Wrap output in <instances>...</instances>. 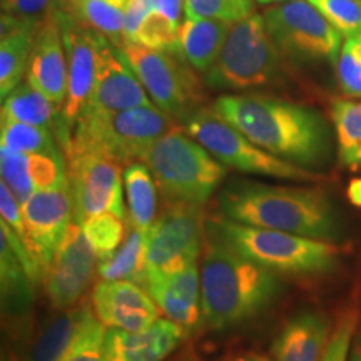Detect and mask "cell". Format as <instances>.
I'll use <instances>...</instances> for the list:
<instances>
[{"label":"cell","instance_id":"6da1fadb","mask_svg":"<svg viewBox=\"0 0 361 361\" xmlns=\"http://www.w3.org/2000/svg\"><path fill=\"white\" fill-rule=\"evenodd\" d=\"M211 109L250 141L305 169L324 168L333 156L331 128L318 111L264 94H224Z\"/></svg>","mask_w":361,"mask_h":361},{"label":"cell","instance_id":"7a4b0ae2","mask_svg":"<svg viewBox=\"0 0 361 361\" xmlns=\"http://www.w3.org/2000/svg\"><path fill=\"white\" fill-rule=\"evenodd\" d=\"M218 209L224 218L255 228L326 243H338L345 236L340 211L329 194L319 188L233 180L221 189Z\"/></svg>","mask_w":361,"mask_h":361},{"label":"cell","instance_id":"3957f363","mask_svg":"<svg viewBox=\"0 0 361 361\" xmlns=\"http://www.w3.org/2000/svg\"><path fill=\"white\" fill-rule=\"evenodd\" d=\"M284 293L279 274L206 234L201 264L202 319L214 331L241 326L269 310Z\"/></svg>","mask_w":361,"mask_h":361},{"label":"cell","instance_id":"277c9868","mask_svg":"<svg viewBox=\"0 0 361 361\" xmlns=\"http://www.w3.org/2000/svg\"><path fill=\"white\" fill-rule=\"evenodd\" d=\"M206 234L279 276H322L340 264L335 243L255 228L221 214L206 219Z\"/></svg>","mask_w":361,"mask_h":361},{"label":"cell","instance_id":"5b68a950","mask_svg":"<svg viewBox=\"0 0 361 361\" xmlns=\"http://www.w3.org/2000/svg\"><path fill=\"white\" fill-rule=\"evenodd\" d=\"M142 162L154 176L164 204L204 207L228 173L224 164L178 126L149 147Z\"/></svg>","mask_w":361,"mask_h":361},{"label":"cell","instance_id":"8992f818","mask_svg":"<svg viewBox=\"0 0 361 361\" xmlns=\"http://www.w3.org/2000/svg\"><path fill=\"white\" fill-rule=\"evenodd\" d=\"M176 121L152 104L109 116H80L61 142L67 152H94L121 166L142 162L149 147L169 133Z\"/></svg>","mask_w":361,"mask_h":361},{"label":"cell","instance_id":"52a82bcc","mask_svg":"<svg viewBox=\"0 0 361 361\" xmlns=\"http://www.w3.org/2000/svg\"><path fill=\"white\" fill-rule=\"evenodd\" d=\"M286 59L266 29L263 16L255 13L231 25L218 61L204 74L216 90H255L276 84L284 74Z\"/></svg>","mask_w":361,"mask_h":361},{"label":"cell","instance_id":"ba28073f","mask_svg":"<svg viewBox=\"0 0 361 361\" xmlns=\"http://www.w3.org/2000/svg\"><path fill=\"white\" fill-rule=\"evenodd\" d=\"M121 51L147 96L164 114L174 121H186L204 107L201 79L178 54L154 51L137 42H126Z\"/></svg>","mask_w":361,"mask_h":361},{"label":"cell","instance_id":"9c48e42d","mask_svg":"<svg viewBox=\"0 0 361 361\" xmlns=\"http://www.w3.org/2000/svg\"><path fill=\"white\" fill-rule=\"evenodd\" d=\"M183 128L226 168L276 179L301 180V183H314L319 179V176L313 171L279 159L256 146L245 134L216 116L213 109L202 107L196 111L186 121H183Z\"/></svg>","mask_w":361,"mask_h":361},{"label":"cell","instance_id":"30bf717a","mask_svg":"<svg viewBox=\"0 0 361 361\" xmlns=\"http://www.w3.org/2000/svg\"><path fill=\"white\" fill-rule=\"evenodd\" d=\"M263 19L268 34L288 62L296 66L336 64L343 35L308 0H291L266 8Z\"/></svg>","mask_w":361,"mask_h":361},{"label":"cell","instance_id":"8fae6325","mask_svg":"<svg viewBox=\"0 0 361 361\" xmlns=\"http://www.w3.org/2000/svg\"><path fill=\"white\" fill-rule=\"evenodd\" d=\"M206 236L202 207L164 204L149 229L147 276H166L197 263Z\"/></svg>","mask_w":361,"mask_h":361},{"label":"cell","instance_id":"7c38bea8","mask_svg":"<svg viewBox=\"0 0 361 361\" xmlns=\"http://www.w3.org/2000/svg\"><path fill=\"white\" fill-rule=\"evenodd\" d=\"M64 156L75 223L82 224L87 218L104 213L128 219L121 178L123 166L94 152H67Z\"/></svg>","mask_w":361,"mask_h":361},{"label":"cell","instance_id":"4fadbf2b","mask_svg":"<svg viewBox=\"0 0 361 361\" xmlns=\"http://www.w3.org/2000/svg\"><path fill=\"white\" fill-rule=\"evenodd\" d=\"M152 104L123 51L96 32V79L80 116H109Z\"/></svg>","mask_w":361,"mask_h":361},{"label":"cell","instance_id":"5bb4252c","mask_svg":"<svg viewBox=\"0 0 361 361\" xmlns=\"http://www.w3.org/2000/svg\"><path fill=\"white\" fill-rule=\"evenodd\" d=\"M56 13L62 27L67 56V96L56 124V135L61 144L82 114L92 92L96 79V32L75 22L59 4Z\"/></svg>","mask_w":361,"mask_h":361},{"label":"cell","instance_id":"9a60e30c","mask_svg":"<svg viewBox=\"0 0 361 361\" xmlns=\"http://www.w3.org/2000/svg\"><path fill=\"white\" fill-rule=\"evenodd\" d=\"M20 206L30 245L45 274V271L51 268L74 218L69 180L32 194Z\"/></svg>","mask_w":361,"mask_h":361},{"label":"cell","instance_id":"2e32d148","mask_svg":"<svg viewBox=\"0 0 361 361\" xmlns=\"http://www.w3.org/2000/svg\"><path fill=\"white\" fill-rule=\"evenodd\" d=\"M97 263L96 251L85 238L80 224L72 223L51 268L44 274L49 301L59 310H69L79 305L94 269H97Z\"/></svg>","mask_w":361,"mask_h":361},{"label":"cell","instance_id":"e0dca14e","mask_svg":"<svg viewBox=\"0 0 361 361\" xmlns=\"http://www.w3.org/2000/svg\"><path fill=\"white\" fill-rule=\"evenodd\" d=\"M92 310L106 328L146 331L161 319V310L141 284L101 281L94 286Z\"/></svg>","mask_w":361,"mask_h":361},{"label":"cell","instance_id":"ac0fdd59","mask_svg":"<svg viewBox=\"0 0 361 361\" xmlns=\"http://www.w3.org/2000/svg\"><path fill=\"white\" fill-rule=\"evenodd\" d=\"M25 80L56 104L61 112L67 96V56L56 8L40 22L34 37Z\"/></svg>","mask_w":361,"mask_h":361},{"label":"cell","instance_id":"d6986e66","mask_svg":"<svg viewBox=\"0 0 361 361\" xmlns=\"http://www.w3.org/2000/svg\"><path fill=\"white\" fill-rule=\"evenodd\" d=\"M144 290L152 296L161 313L178 324L184 335L200 328L202 319L201 269L197 263L166 276H147Z\"/></svg>","mask_w":361,"mask_h":361},{"label":"cell","instance_id":"ffe728a7","mask_svg":"<svg viewBox=\"0 0 361 361\" xmlns=\"http://www.w3.org/2000/svg\"><path fill=\"white\" fill-rule=\"evenodd\" d=\"M0 169L2 180L20 204L35 192L69 180L66 156L25 154L0 147Z\"/></svg>","mask_w":361,"mask_h":361},{"label":"cell","instance_id":"44dd1931","mask_svg":"<svg viewBox=\"0 0 361 361\" xmlns=\"http://www.w3.org/2000/svg\"><path fill=\"white\" fill-rule=\"evenodd\" d=\"M184 331L171 319H157L146 331L130 333L107 328L104 353L109 361H162L183 340Z\"/></svg>","mask_w":361,"mask_h":361},{"label":"cell","instance_id":"7402d4cb","mask_svg":"<svg viewBox=\"0 0 361 361\" xmlns=\"http://www.w3.org/2000/svg\"><path fill=\"white\" fill-rule=\"evenodd\" d=\"M331 336V322L323 313L305 310L291 316L273 343L278 361H319Z\"/></svg>","mask_w":361,"mask_h":361},{"label":"cell","instance_id":"603a6c76","mask_svg":"<svg viewBox=\"0 0 361 361\" xmlns=\"http://www.w3.org/2000/svg\"><path fill=\"white\" fill-rule=\"evenodd\" d=\"M44 17H19L2 12L0 35V97L6 99L24 80L34 37Z\"/></svg>","mask_w":361,"mask_h":361},{"label":"cell","instance_id":"cb8c5ba5","mask_svg":"<svg viewBox=\"0 0 361 361\" xmlns=\"http://www.w3.org/2000/svg\"><path fill=\"white\" fill-rule=\"evenodd\" d=\"M94 316V310L84 301L59 311L34 340L29 361H66Z\"/></svg>","mask_w":361,"mask_h":361},{"label":"cell","instance_id":"d4e9b609","mask_svg":"<svg viewBox=\"0 0 361 361\" xmlns=\"http://www.w3.org/2000/svg\"><path fill=\"white\" fill-rule=\"evenodd\" d=\"M229 30L228 22L186 17L179 25V56L194 71L206 74L218 61Z\"/></svg>","mask_w":361,"mask_h":361},{"label":"cell","instance_id":"484cf974","mask_svg":"<svg viewBox=\"0 0 361 361\" xmlns=\"http://www.w3.org/2000/svg\"><path fill=\"white\" fill-rule=\"evenodd\" d=\"M129 0H59V7L85 29L123 49L126 7Z\"/></svg>","mask_w":361,"mask_h":361},{"label":"cell","instance_id":"4316f807","mask_svg":"<svg viewBox=\"0 0 361 361\" xmlns=\"http://www.w3.org/2000/svg\"><path fill=\"white\" fill-rule=\"evenodd\" d=\"M147 241L149 229L141 231L130 226L119 250L97 263L99 278L102 281H130L144 286L147 273Z\"/></svg>","mask_w":361,"mask_h":361},{"label":"cell","instance_id":"83f0119b","mask_svg":"<svg viewBox=\"0 0 361 361\" xmlns=\"http://www.w3.org/2000/svg\"><path fill=\"white\" fill-rule=\"evenodd\" d=\"M124 189L130 226L141 231L151 229L157 218V184L144 162L126 166Z\"/></svg>","mask_w":361,"mask_h":361},{"label":"cell","instance_id":"f1b7e54d","mask_svg":"<svg viewBox=\"0 0 361 361\" xmlns=\"http://www.w3.org/2000/svg\"><path fill=\"white\" fill-rule=\"evenodd\" d=\"M0 278H2V305L11 316L27 314L34 303V279L8 246L7 239L0 241Z\"/></svg>","mask_w":361,"mask_h":361},{"label":"cell","instance_id":"f546056e","mask_svg":"<svg viewBox=\"0 0 361 361\" xmlns=\"http://www.w3.org/2000/svg\"><path fill=\"white\" fill-rule=\"evenodd\" d=\"M2 119L52 129L56 133L59 109L42 92L22 80L2 101Z\"/></svg>","mask_w":361,"mask_h":361},{"label":"cell","instance_id":"4dcf8cb0","mask_svg":"<svg viewBox=\"0 0 361 361\" xmlns=\"http://www.w3.org/2000/svg\"><path fill=\"white\" fill-rule=\"evenodd\" d=\"M338 157L345 168H361V102L335 99L331 104Z\"/></svg>","mask_w":361,"mask_h":361},{"label":"cell","instance_id":"1f68e13d","mask_svg":"<svg viewBox=\"0 0 361 361\" xmlns=\"http://www.w3.org/2000/svg\"><path fill=\"white\" fill-rule=\"evenodd\" d=\"M0 147L25 154L64 156L56 133L52 129L37 128L16 121L2 119L0 128Z\"/></svg>","mask_w":361,"mask_h":361},{"label":"cell","instance_id":"d6a6232c","mask_svg":"<svg viewBox=\"0 0 361 361\" xmlns=\"http://www.w3.org/2000/svg\"><path fill=\"white\" fill-rule=\"evenodd\" d=\"M123 218L119 216L104 213L87 218L80 224L82 231L90 243V246L96 251L99 261L109 258L112 252L119 250L124 243L126 226Z\"/></svg>","mask_w":361,"mask_h":361},{"label":"cell","instance_id":"836d02e7","mask_svg":"<svg viewBox=\"0 0 361 361\" xmlns=\"http://www.w3.org/2000/svg\"><path fill=\"white\" fill-rule=\"evenodd\" d=\"M184 13L194 19L223 20L233 25L255 16L256 7L252 0H184Z\"/></svg>","mask_w":361,"mask_h":361},{"label":"cell","instance_id":"e575fe53","mask_svg":"<svg viewBox=\"0 0 361 361\" xmlns=\"http://www.w3.org/2000/svg\"><path fill=\"white\" fill-rule=\"evenodd\" d=\"M135 42L154 51L179 56V24L159 12H151L142 22Z\"/></svg>","mask_w":361,"mask_h":361},{"label":"cell","instance_id":"d590c367","mask_svg":"<svg viewBox=\"0 0 361 361\" xmlns=\"http://www.w3.org/2000/svg\"><path fill=\"white\" fill-rule=\"evenodd\" d=\"M329 24L351 39L361 34V0H308Z\"/></svg>","mask_w":361,"mask_h":361},{"label":"cell","instance_id":"8d00e7d4","mask_svg":"<svg viewBox=\"0 0 361 361\" xmlns=\"http://www.w3.org/2000/svg\"><path fill=\"white\" fill-rule=\"evenodd\" d=\"M360 323L358 306H348L338 316L335 328L326 345V350L319 361H350L351 346H353L355 333Z\"/></svg>","mask_w":361,"mask_h":361},{"label":"cell","instance_id":"74e56055","mask_svg":"<svg viewBox=\"0 0 361 361\" xmlns=\"http://www.w3.org/2000/svg\"><path fill=\"white\" fill-rule=\"evenodd\" d=\"M106 329L107 328L99 322L97 316H94L66 361H109L102 346Z\"/></svg>","mask_w":361,"mask_h":361},{"label":"cell","instance_id":"f35d334b","mask_svg":"<svg viewBox=\"0 0 361 361\" xmlns=\"http://www.w3.org/2000/svg\"><path fill=\"white\" fill-rule=\"evenodd\" d=\"M335 69L341 92L350 99H361V61L355 56L346 40L343 44Z\"/></svg>","mask_w":361,"mask_h":361},{"label":"cell","instance_id":"ab89813d","mask_svg":"<svg viewBox=\"0 0 361 361\" xmlns=\"http://www.w3.org/2000/svg\"><path fill=\"white\" fill-rule=\"evenodd\" d=\"M4 13L19 17H45L57 7L59 0H0Z\"/></svg>","mask_w":361,"mask_h":361},{"label":"cell","instance_id":"60d3db41","mask_svg":"<svg viewBox=\"0 0 361 361\" xmlns=\"http://www.w3.org/2000/svg\"><path fill=\"white\" fill-rule=\"evenodd\" d=\"M152 12L151 0H129L126 7V19H124V39L126 42H135L139 29L142 22Z\"/></svg>","mask_w":361,"mask_h":361},{"label":"cell","instance_id":"b9f144b4","mask_svg":"<svg viewBox=\"0 0 361 361\" xmlns=\"http://www.w3.org/2000/svg\"><path fill=\"white\" fill-rule=\"evenodd\" d=\"M183 4L184 0H151L152 12H159L179 25L180 13H183Z\"/></svg>","mask_w":361,"mask_h":361},{"label":"cell","instance_id":"7bdbcfd3","mask_svg":"<svg viewBox=\"0 0 361 361\" xmlns=\"http://www.w3.org/2000/svg\"><path fill=\"white\" fill-rule=\"evenodd\" d=\"M348 196L353 204L361 206V179L351 180L350 189H348Z\"/></svg>","mask_w":361,"mask_h":361},{"label":"cell","instance_id":"ee69618b","mask_svg":"<svg viewBox=\"0 0 361 361\" xmlns=\"http://www.w3.org/2000/svg\"><path fill=\"white\" fill-rule=\"evenodd\" d=\"M350 361H361V331L356 335L353 346H351Z\"/></svg>","mask_w":361,"mask_h":361},{"label":"cell","instance_id":"f6af8a7d","mask_svg":"<svg viewBox=\"0 0 361 361\" xmlns=\"http://www.w3.org/2000/svg\"><path fill=\"white\" fill-rule=\"evenodd\" d=\"M346 42L350 44L351 51L355 52V56L360 59L361 61V34L356 35V37H351V39H346Z\"/></svg>","mask_w":361,"mask_h":361},{"label":"cell","instance_id":"bcb514c9","mask_svg":"<svg viewBox=\"0 0 361 361\" xmlns=\"http://www.w3.org/2000/svg\"><path fill=\"white\" fill-rule=\"evenodd\" d=\"M236 361H269V360L264 358V356H259V355H247V356H243V358H239Z\"/></svg>","mask_w":361,"mask_h":361},{"label":"cell","instance_id":"7dc6e473","mask_svg":"<svg viewBox=\"0 0 361 361\" xmlns=\"http://www.w3.org/2000/svg\"><path fill=\"white\" fill-rule=\"evenodd\" d=\"M259 4H264V6H268V4H284V2H291V0H258Z\"/></svg>","mask_w":361,"mask_h":361}]
</instances>
